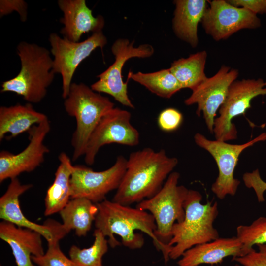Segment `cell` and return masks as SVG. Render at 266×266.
<instances>
[{
    "mask_svg": "<svg viewBox=\"0 0 266 266\" xmlns=\"http://www.w3.org/2000/svg\"><path fill=\"white\" fill-rule=\"evenodd\" d=\"M233 6L243 8L257 15L266 13V0H229Z\"/></svg>",
    "mask_w": 266,
    "mask_h": 266,
    "instance_id": "cell-33",
    "label": "cell"
},
{
    "mask_svg": "<svg viewBox=\"0 0 266 266\" xmlns=\"http://www.w3.org/2000/svg\"><path fill=\"white\" fill-rule=\"evenodd\" d=\"M194 139L198 146L211 154L217 164L219 174L211 189L218 199L223 200L228 195H235L240 184V181L234 177V170L240 154L254 144L266 140V133L241 144L210 140L200 133H196Z\"/></svg>",
    "mask_w": 266,
    "mask_h": 266,
    "instance_id": "cell-7",
    "label": "cell"
},
{
    "mask_svg": "<svg viewBox=\"0 0 266 266\" xmlns=\"http://www.w3.org/2000/svg\"><path fill=\"white\" fill-rule=\"evenodd\" d=\"M47 118L45 114L36 111L30 103L2 106L0 107V141L8 133L11 138L29 132Z\"/></svg>",
    "mask_w": 266,
    "mask_h": 266,
    "instance_id": "cell-21",
    "label": "cell"
},
{
    "mask_svg": "<svg viewBox=\"0 0 266 266\" xmlns=\"http://www.w3.org/2000/svg\"><path fill=\"white\" fill-rule=\"evenodd\" d=\"M265 87L266 88V80L265 81Z\"/></svg>",
    "mask_w": 266,
    "mask_h": 266,
    "instance_id": "cell-35",
    "label": "cell"
},
{
    "mask_svg": "<svg viewBox=\"0 0 266 266\" xmlns=\"http://www.w3.org/2000/svg\"><path fill=\"white\" fill-rule=\"evenodd\" d=\"M42 236L31 229L5 221L0 223V237L10 247L17 266H36L31 257L44 254Z\"/></svg>",
    "mask_w": 266,
    "mask_h": 266,
    "instance_id": "cell-18",
    "label": "cell"
},
{
    "mask_svg": "<svg viewBox=\"0 0 266 266\" xmlns=\"http://www.w3.org/2000/svg\"><path fill=\"white\" fill-rule=\"evenodd\" d=\"M179 178L178 172H172L157 194L136 205L152 215L156 225L155 234L157 240L170 251L172 246L168 244L172 238V227L175 223L184 219V204L189 191L184 186L178 185Z\"/></svg>",
    "mask_w": 266,
    "mask_h": 266,
    "instance_id": "cell-6",
    "label": "cell"
},
{
    "mask_svg": "<svg viewBox=\"0 0 266 266\" xmlns=\"http://www.w3.org/2000/svg\"><path fill=\"white\" fill-rule=\"evenodd\" d=\"M49 42L54 57L53 70L61 75L62 96L65 99L69 94L74 74L79 65L96 49H103L107 43V38L102 31L93 33L85 40L79 42L71 41L52 33Z\"/></svg>",
    "mask_w": 266,
    "mask_h": 266,
    "instance_id": "cell-8",
    "label": "cell"
},
{
    "mask_svg": "<svg viewBox=\"0 0 266 266\" xmlns=\"http://www.w3.org/2000/svg\"><path fill=\"white\" fill-rule=\"evenodd\" d=\"M58 4L63 13L60 22L64 25L60 30L64 37L79 42L85 33L102 31L105 23L103 17H94L85 0H59Z\"/></svg>",
    "mask_w": 266,
    "mask_h": 266,
    "instance_id": "cell-17",
    "label": "cell"
},
{
    "mask_svg": "<svg viewBox=\"0 0 266 266\" xmlns=\"http://www.w3.org/2000/svg\"><path fill=\"white\" fill-rule=\"evenodd\" d=\"M183 115L177 109L167 108L162 110L158 117L157 123L160 129L166 132L176 130L181 125Z\"/></svg>",
    "mask_w": 266,
    "mask_h": 266,
    "instance_id": "cell-29",
    "label": "cell"
},
{
    "mask_svg": "<svg viewBox=\"0 0 266 266\" xmlns=\"http://www.w3.org/2000/svg\"><path fill=\"white\" fill-rule=\"evenodd\" d=\"M258 250L254 249L242 257L233 259L243 266H266V244L257 245Z\"/></svg>",
    "mask_w": 266,
    "mask_h": 266,
    "instance_id": "cell-30",
    "label": "cell"
},
{
    "mask_svg": "<svg viewBox=\"0 0 266 266\" xmlns=\"http://www.w3.org/2000/svg\"><path fill=\"white\" fill-rule=\"evenodd\" d=\"M202 196L198 191L189 189L185 200L184 219L175 223L172 229V246L169 258L176 260L191 248L219 238L213 223L218 214V203L208 201L201 203Z\"/></svg>",
    "mask_w": 266,
    "mask_h": 266,
    "instance_id": "cell-4",
    "label": "cell"
},
{
    "mask_svg": "<svg viewBox=\"0 0 266 266\" xmlns=\"http://www.w3.org/2000/svg\"><path fill=\"white\" fill-rule=\"evenodd\" d=\"M17 53L20 70L16 76L2 83L0 92L15 93L30 103H39L46 96L55 77L50 52L36 44L21 41L17 46Z\"/></svg>",
    "mask_w": 266,
    "mask_h": 266,
    "instance_id": "cell-3",
    "label": "cell"
},
{
    "mask_svg": "<svg viewBox=\"0 0 266 266\" xmlns=\"http://www.w3.org/2000/svg\"><path fill=\"white\" fill-rule=\"evenodd\" d=\"M32 187L31 184H21L18 178L11 179L6 191L0 198V218L17 226L38 232L49 243L55 239L59 223L52 219L42 225L34 223L26 218L20 207V196Z\"/></svg>",
    "mask_w": 266,
    "mask_h": 266,
    "instance_id": "cell-16",
    "label": "cell"
},
{
    "mask_svg": "<svg viewBox=\"0 0 266 266\" xmlns=\"http://www.w3.org/2000/svg\"><path fill=\"white\" fill-rule=\"evenodd\" d=\"M206 58L205 51L198 52L174 61L169 69L183 89L193 91L207 78L204 71Z\"/></svg>",
    "mask_w": 266,
    "mask_h": 266,
    "instance_id": "cell-24",
    "label": "cell"
},
{
    "mask_svg": "<svg viewBox=\"0 0 266 266\" xmlns=\"http://www.w3.org/2000/svg\"><path fill=\"white\" fill-rule=\"evenodd\" d=\"M131 79L145 87L151 93L169 99L182 89L181 84L169 68L150 72H129Z\"/></svg>",
    "mask_w": 266,
    "mask_h": 266,
    "instance_id": "cell-25",
    "label": "cell"
},
{
    "mask_svg": "<svg viewBox=\"0 0 266 266\" xmlns=\"http://www.w3.org/2000/svg\"><path fill=\"white\" fill-rule=\"evenodd\" d=\"M205 0H176L173 29L180 39L196 47L198 44V26L207 8Z\"/></svg>",
    "mask_w": 266,
    "mask_h": 266,
    "instance_id": "cell-20",
    "label": "cell"
},
{
    "mask_svg": "<svg viewBox=\"0 0 266 266\" xmlns=\"http://www.w3.org/2000/svg\"><path fill=\"white\" fill-rule=\"evenodd\" d=\"M178 162L164 149L155 151L146 147L132 152L112 200L130 206L152 197L161 190Z\"/></svg>",
    "mask_w": 266,
    "mask_h": 266,
    "instance_id": "cell-1",
    "label": "cell"
},
{
    "mask_svg": "<svg viewBox=\"0 0 266 266\" xmlns=\"http://www.w3.org/2000/svg\"><path fill=\"white\" fill-rule=\"evenodd\" d=\"M201 23L205 33L215 41L229 38L244 29H255L261 25L257 15L243 8L237 7L227 0L208 1Z\"/></svg>",
    "mask_w": 266,
    "mask_h": 266,
    "instance_id": "cell-13",
    "label": "cell"
},
{
    "mask_svg": "<svg viewBox=\"0 0 266 266\" xmlns=\"http://www.w3.org/2000/svg\"><path fill=\"white\" fill-rule=\"evenodd\" d=\"M259 95H266L265 81L261 78L235 80L230 85L225 100L215 119L213 133L216 140L235 139L237 131L234 118L244 115L251 108V101Z\"/></svg>",
    "mask_w": 266,
    "mask_h": 266,
    "instance_id": "cell-9",
    "label": "cell"
},
{
    "mask_svg": "<svg viewBox=\"0 0 266 266\" xmlns=\"http://www.w3.org/2000/svg\"><path fill=\"white\" fill-rule=\"evenodd\" d=\"M96 204L83 198L72 199L59 212L63 228L67 234L74 230L79 237L85 236L98 213Z\"/></svg>",
    "mask_w": 266,
    "mask_h": 266,
    "instance_id": "cell-23",
    "label": "cell"
},
{
    "mask_svg": "<svg viewBox=\"0 0 266 266\" xmlns=\"http://www.w3.org/2000/svg\"><path fill=\"white\" fill-rule=\"evenodd\" d=\"M96 205L98 210L94 222L95 229L108 238V244L111 248L122 243L130 249L141 248L144 238L142 233H135L136 230H139L152 239L156 248L162 252L165 262L168 261L170 250L157 240L155 234L156 225L152 214L106 199Z\"/></svg>",
    "mask_w": 266,
    "mask_h": 266,
    "instance_id": "cell-2",
    "label": "cell"
},
{
    "mask_svg": "<svg viewBox=\"0 0 266 266\" xmlns=\"http://www.w3.org/2000/svg\"><path fill=\"white\" fill-rule=\"evenodd\" d=\"M234 266H242L241 265H240L239 264H237L235 265Z\"/></svg>",
    "mask_w": 266,
    "mask_h": 266,
    "instance_id": "cell-34",
    "label": "cell"
},
{
    "mask_svg": "<svg viewBox=\"0 0 266 266\" xmlns=\"http://www.w3.org/2000/svg\"><path fill=\"white\" fill-rule=\"evenodd\" d=\"M134 42L119 38L112 44L111 51L115 57L114 63L104 71L97 76L98 81L91 85V89L98 93H104L112 96L124 106L134 108L128 95L127 83L122 79V70L127 60L133 58H145L154 52L153 47L148 44L136 47Z\"/></svg>",
    "mask_w": 266,
    "mask_h": 266,
    "instance_id": "cell-10",
    "label": "cell"
},
{
    "mask_svg": "<svg viewBox=\"0 0 266 266\" xmlns=\"http://www.w3.org/2000/svg\"><path fill=\"white\" fill-rule=\"evenodd\" d=\"M242 244L236 236L218 238L214 240L196 245L186 251L177 262L179 266L211 265L221 263L229 256H243Z\"/></svg>",
    "mask_w": 266,
    "mask_h": 266,
    "instance_id": "cell-19",
    "label": "cell"
},
{
    "mask_svg": "<svg viewBox=\"0 0 266 266\" xmlns=\"http://www.w3.org/2000/svg\"><path fill=\"white\" fill-rule=\"evenodd\" d=\"M59 241L48 243V249L42 255L32 256L33 263L38 266H77L61 250Z\"/></svg>",
    "mask_w": 266,
    "mask_h": 266,
    "instance_id": "cell-28",
    "label": "cell"
},
{
    "mask_svg": "<svg viewBox=\"0 0 266 266\" xmlns=\"http://www.w3.org/2000/svg\"><path fill=\"white\" fill-rule=\"evenodd\" d=\"M236 236L242 244L243 256L254 249L253 246L266 244V217H260L249 225L238 226Z\"/></svg>",
    "mask_w": 266,
    "mask_h": 266,
    "instance_id": "cell-27",
    "label": "cell"
},
{
    "mask_svg": "<svg viewBox=\"0 0 266 266\" xmlns=\"http://www.w3.org/2000/svg\"><path fill=\"white\" fill-rule=\"evenodd\" d=\"M127 160L118 156L111 167L100 171L74 166L70 181L71 198H86L95 204L105 200L107 194L118 188L126 170Z\"/></svg>",
    "mask_w": 266,
    "mask_h": 266,
    "instance_id": "cell-11",
    "label": "cell"
},
{
    "mask_svg": "<svg viewBox=\"0 0 266 266\" xmlns=\"http://www.w3.org/2000/svg\"><path fill=\"white\" fill-rule=\"evenodd\" d=\"M238 71L223 65L213 76L207 78L192 91L184 103L196 104V114L202 113L208 130L213 133L216 113L224 102L231 84L237 78Z\"/></svg>",
    "mask_w": 266,
    "mask_h": 266,
    "instance_id": "cell-14",
    "label": "cell"
},
{
    "mask_svg": "<svg viewBox=\"0 0 266 266\" xmlns=\"http://www.w3.org/2000/svg\"><path fill=\"white\" fill-rule=\"evenodd\" d=\"M67 114L76 120L71 140L72 160L84 156L88 140L101 118L114 107L110 99L83 83L71 84L64 102Z\"/></svg>",
    "mask_w": 266,
    "mask_h": 266,
    "instance_id": "cell-5",
    "label": "cell"
},
{
    "mask_svg": "<svg viewBox=\"0 0 266 266\" xmlns=\"http://www.w3.org/2000/svg\"><path fill=\"white\" fill-rule=\"evenodd\" d=\"M242 179L247 188L254 190L258 201H264V193L266 190V182L261 178L259 170L257 169L251 172L245 173Z\"/></svg>",
    "mask_w": 266,
    "mask_h": 266,
    "instance_id": "cell-31",
    "label": "cell"
},
{
    "mask_svg": "<svg viewBox=\"0 0 266 266\" xmlns=\"http://www.w3.org/2000/svg\"><path fill=\"white\" fill-rule=\"evenodd\" d=\"M27 3L23 0H0V17L7 15L13 11L18 13L22 22L27 19Z\"/></svg>",
    "mask_w": 266,
    "mask_h": 266,
    "instance_id": "cell-32",
    "label": "cell"
},
{
    "mask_svg": "<svg viewBox=\"0 0 266 266\" xmlns=\"http://www.w3.org/2000/svg\"><path fill=\"white\" fill-rule=\"evenodd\" d=\"M131 114L127 110L114 107L101 118L92 133L86 147L84 161L94 164L101 147L111 143L135 146L139 143L138 130L131 122Z\"/></svg>",
    "mask_w": 266,
    "mask_h": 266,
    "instance_id": "cell-12",
    "label": "cell"
},
{
    "mask_svg": "<svg viewBox=\"0 0 266 266\" xmlns=\"http://www.w3.org/2000/svg\"><path fill=\"white\" fill-rule=\"evenodd\" d=\"M58 158L60 164L55 174L54 180L48 188L45 198V216L60 212L71 198L70 181L74 166L65 152H61Z\"/></svg>",
    "mask_w": 266,
    "mask_h": 266,
    "instance_id": "cell-22",
    "label": "cell"
},
{
    "mask_svg": "<svg viewBox=\"0 0 266 266\" xmlns=\"http://www.w3.org/2000/svg\"><path fill=\"white\" fill-rule=\"evenodd\" d=\"M50 129V123L47 118L29 131V143L23 151L17 154L7 151L0 152V183L17 178L22 173L32 172L44 162L45 155L49 152L44 140Z\"/></svg>",
    "mask_w": 266,
    "mask_h": 266,
    "instance_id": "cell-15",
    "label": "cell"
},
{
    "mask_svg": "<svg viewBox=\"0 0 266 266\" xmlns=\"http://www.w3.org/2000/svg\"><path fill=\"white\" fill-rule=\"evenodd\" d=\"M93 244L87 248L81 249L72 245L69 249V258L77 266H103L102 258L108 249L107 239L98 230L95 229Z\"/></svg>",
    "mask_w": 266,
    "mask_h": 266,
    "instance_id": "cell-26",
    "label": "cell"
}]
</instances>
